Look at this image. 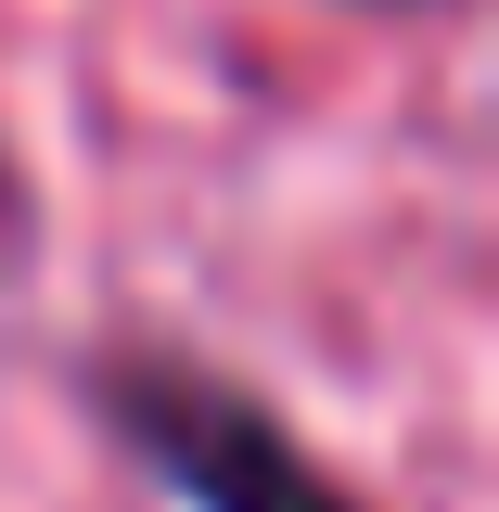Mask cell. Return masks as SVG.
Instances as JSON below:
<instances>
[{
    "label": "cell",
    "mask_w": 499,
    "mask_h": 512,
    "mask_svg": "<svg viewBox=\"0 0 499 512\" xmlns=\"http://www.w3.org/2000/svg\"><path fill=\"white\" fill-rule=\"evenodd\" d=\"M128 423H141V448L192 487V512H333V487L256 423L244 397H218V384H141Z\"/></svg>",
    "instance_id": "cell-1"
}]
</instances>
